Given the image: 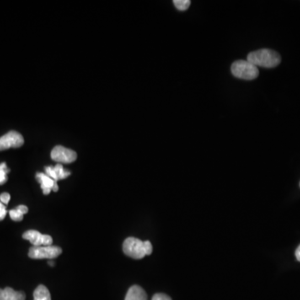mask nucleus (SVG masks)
Masks as SVG:
<instances>
[{
	"label": "nucleus",
	"instance_id": "obj_1",
	"mask_svg": "<svg viewBox=\"0 0 300 300\" xmlns=\"http://www.w3.org/2000/svg\"><path fill=\"white\" fill-rule=\"evenodd\" d=\"M247 60L256 67L274 68L280 65L281 57L274 50L264 49L248 54Z\"/></svg>",
	"mask_w": 300,
	"mask_h": 300
},
{
	"label": "nucleus",
	"instance_id": "obj_2",
	"mask_svg": "<svg viewBox=\"0 0 300 300\" xmlns=\"http://www.w3.org/2000/svg\"><path fill=\"white\" fill-rule=\"evenodd\" d=\"M231 72L236 78L252 80L259 76L258 67L248 60H238L231 66Z\"/></svg>",
	"mask_w": 300,
	"mask_h": 300
},
{
	"label": "nucleus",
	"instance_id": "obj_3",
	"mask_svg": "<svg viewBox=\"0 0 300 300\" xmlns=\"http://www.w3.org/2000/svg\"><path fill=\"white\" fill-rule=\"evenodd\" d=\"M123 251L127 256L135 259H141L146 256V244L145 241L140 240L139 238H126L123 244Z\"/></svg>",
	"mask_w": 300,
	"mask_h": 300
},
{
	"label": "nucleus",
	"instance_id": "obj_4",
	"mask_svg": "<svg viewBox=\"0 0 300 300\" xmlns=\"http://www.w3.org/2000/svg\"><path fill=\"white\" fill-rule=\"evenodd\" d=\"M62 254V248L58 246H32L29 248V257L33 259H53Z\"/></svg>",
	"mask_w": 300,
	"mask_h": 300
},
{
	"label": "nucleus",
	"instance_id": "obj_5",
	"mask_svg": "<svg viewBox=\"0 0 300 300\" xmlns=\"http://www.w3.org/2000/svg\"><path fill=\"white\" fill-rule=\"evenodd\" d=\"M51 158L58 163H71L77 158V153L67 148L58 145L51 152Z\"/></svg>",
	"mask_w": 300,
	"mask_h": 300
},
{
	"label": "nucleus",
	"instance_id": "obj_6",
	"mask_svg": "<svg viewBox=\"0 0 300 300\" xmlns=\"http://www.w3.org/2000/svg\"><path fill=\"white\" fill-rule=\"evenodd\" d=\"M24 140L19 133L9 131L6 135L0 137V151L8 150L11 148H19L23 145Z\"/></svg>",
	"mask_w": 300,
	"mask_h": 300
},
{
	"label": "nucleus",
	"instance_id": "obj_7",
	"mask_svg": "<svg viewBox=\"0 0 300 300\" xmlns=\"http://www.w3.org/2000/svg\"><path fill=\"white\" fill-rule=\"evenodd\" d=\"M23 238L29 240L34 247L49 246L53 244L51 236L45 235L37 230H28L23 234Z\"/></svg>",
	"mask_w": 300,
	"mask_h": 300
},
{
	"label": "nucleus",
	"instance_id": "obj_8",
	"mask_svg": "<svg viewBox=\"0 0 300 300\" xmlns=\"http://www.w3.org/2000/svg\"><path fill=\"white\" fill-rule=\"evenodd\" d=\"M45 174L49 178L54 179L55 182L65 179L70 176L71 173L70 171L65 170L61 163H58L55 167L48 166L45 168Z\"/></svg>",
	"mask_w": 300,
	"mask_h": 300
},
{
	"label": "nucleus",
	"instance_id": "obj_9",
	"mask_svg": "<svg viewBox=\"0 0 300 300\" xmlns=\"http://www.w3.org/2000/svg\"><path fill=\"white\" fill-rule=\"evenodd\" d=\"M36 179L37 181L40 184V187L43 189V193L45 195H48L50 192L52 191L55 184L57 183L54 179L49 178L45 173H37Z\"/></svg>",
	"mask_w": 300,
	"mask_h": 300
},
{
	"label": "nucleus",
	"instance_id": "obj_10",
	"mask_svg": "<svg viewBox=\"0 0 300 300\" xmlns=\"http://www.w3.org/2000/svg\"><path fill=\"white\" fill-rule=\"evenodd\" d=\"M0 300H25V294L9 287L0 289Z\"/></svg>",
	"mask_w": 300,
	"mask_h": 300
},
{
	"label": "nucleus",
	"instance_id": "obj_11",
	"mask_svg": "<svg viewBox=\"0 0 300 300\" xmlns=\"http://www.w3.org/2000/svg\"><path fill=\"white\" fill-rule=\"evenodd\" d=\"M124 300H148L147 294L140 286L133 285L128 291Z\"/></svg>",
	"mask_w": 300,
	"mask_h": 300
},
{
	"label": "nucleus",
	"instance_id": "obj_12",
	"mask_svg": "<svg viewBox=\"0 0 300 300\" xmlns=\"http://www.w3.org/2000/svg\"><path fill=\"white\" fill-rule=\"evenodd\" d=\"M34 300H51L49 290L44 285H39L34 290Z\"/></svg>",
	"mask_w": 300,
	"mask_h": 300
},
{
	"label": "nucleus",
	"instance_id": "obj_13",
	"mask_svg": "<svg viewBox=\"0 0 300 300\" xmlns=\"http://www.w3.org/2000/svg\"><path fill=\"white\" fill-rule=\"evenodd\" d=\"M190 3L191 2L189 0H174L173 1V4L180 11L187 10L189 8Z\"/></svg>",
	"mask_w": 300,
	"mask_h": 300
},
{
	"label": "nucleus",
	"instance_id": "obj_14",
	"mask_svg": "<svg viewBox=\"0 0 300 300\" xmlns=\"http://www.w3.org/2000/svg\"><path fill=\"white\" fill-rule=\"evenodd\" d=\"M23 215L19 210L16 208L14 210H12L9 211V216H10L11 220L16 222H19L23 220Z\"/></svg>",
	"mask_w": 300,
	"mask_h": 300
},
{
	"label": "nucleus",
	"instance_id": "obj_15",
	"mask_svg": "<svg viewBox=\"0 0 300 300\" xmlns=\"http://www.w3.org/2000/svg\"><path fill=\"white\" fill-rule=\"evenodd\" d=\"M9 172V169H5V170H0V184H3L7 182L8 178H7V173Z\"/></svg>",
	"mask_w": 300,
	"mask_h": 300
},
{
	"label": "nucleus",
	"instance_id": "obj_16",
	"mask_svg": "<svg viewBox=\"0 0 300 300\" xmlns=\"http://www.w3.org/2000/svg\"><path fill=\"white\" fill-rule=\"evenodd\" d=\"M9 200H10V194L8 193H3L0 195V201L3 205H8Z\"/></svg>",
	"mask_w": 300,
	"mask_h": 300
},
{
	"label": "nucleus",
	"instance_id": "obj_17",
	"mask_svg": "<svg viewBox=\"0 0 300 300\" xmlns=\"http://www.w3.org/2000/svg\"><path fill=\"white\" fill-rule=\"evenodd\" d=\"M152 300H172L169 296L164 294H156L153 295Z\"/></svg>",
	"mask_w": 300,
	"mask_h": 300
},
{
	"label": "nucleus",
	"instance_id": "obj_18",
	"mask_svg": "<svg viewBox=\"0 0 300 300\" xmlns=\"http://www.w3.org/2000/svg\"><path fill=\"white\" fill-rule=\"evenodd\" d=\"M7 215V210H6L5 205L0 202V221L4 220V218L6 217Z\"/></svg>",
	"mask_w": 300,
	"mask_h": 300
},
{
	"label": "nucleus",
	"instance_id": "obj_19",
	"mask_svg": "<svg viewBox=\"0 0 300 300\" xmlns=\"http://www.w3.org/2000/svg\"><path fill=\"white\" fill-rule=\"evenodd\" d=\"M17 209H18L23 215H25V214H27L28 211H29V209H28V207L25 206V205H18Z\"/></svg>",
	"mask_w": 300,
	"mask_h": 300
},
{
	"label": "nucleus",
	"instance_id": "obj_20",
	"mask_svg": "<svg viewBox=\"0 0 300 300\" xmlns=\"http://www.w3.org/2000/svg\"><path fill=\"white\" fill-rule=\"evenodd\" d=\"M295 256L297 258L298 261L300 262V245L298 247L296 251H295Z\"/></svg>",
	"mask_w": 300,
	"mask_h": 300
},
{
	"label": "nucleus",
	"instance_id": "obj_21",
	"mask_svg": "<svg viewBox=\"0 0 300 300\" xmlns=\"http://www.w3.org/2000/svg\"><path fill=\"white\" fill-rule=\"evenodd\" d=\"M5 169H8L6 163H0V170H5Z\"/></svg>",
	"mask_w": 300,
	"mask_h": 300
},
{
	"label": "nucleus",
	"instance_id": "obj_22",
	"mask_svg": "<svg viewBox=\"0 0 300 300\" xmlns=\"http://www.w3.org/2000/svg\"><path fill=\"white\" fill-rule=\"evenodd\" d=\"M49 264L50 266H54V264H55V263H54V262L49 261Z\"/></svg>",
	"mask_w": 300,
	"mask_h": 300
},
{
	"label": "nucleus",
	"instance_id": "obj_23",
	"mask_svg": "<svg viewBox=\"0 0 300 300\" xmlns=\"http://www.w3.org/2000/svg\"></svg>",
	"mask_w": 300,
	"mask_h": 300
}]
</instances>
